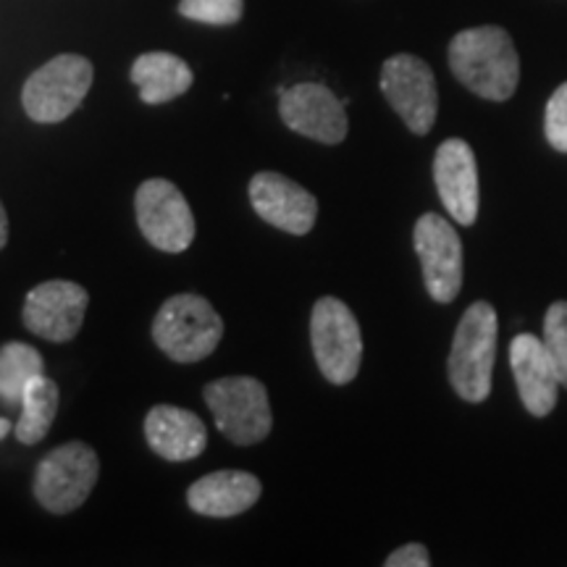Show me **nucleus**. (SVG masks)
Instances as JSON below:
<instances>
[{"label": "nucleus", "instance_id": "f257e3e1", "mask_svg": "<svg viewBox=\"0 0 567 567\" xmlns=\"http://www.w3.org/2000/svg\"><path fill=\"white\" fill-rule=\"evenodd\" d=\"M450 69L473 95L509 101L520 82L515 42L502 27H473L450 42Z\"/></svg>", "mask_w": 567, "mask_h": 567}, {"label": "nucleus", "instance_id": "f03ea898", "mask_svg": "<svg viewBox=\"0 0 567 567\" xmlns=\"http://www.w3.org/2000/svg\"><path fill=\"white\" fill-rule=\"evenodd\" d=\"M496 337V310L484 300L473 302L460 318L446 363L450 384L465 402H484L492 394Z\"/></svg>", "mask_w": 567, "mask_h": 567}, {"label": "nucleus", "instance_id": "7ed1b4c3", "mask_svg": "<svg viewBox=\"0 0 567 567\" xmlns=\"http://www.w3.org/2000/svg\"><path fill=\"white\" fill-rule=\"evenodd\" d=\"M153 339L174 363H200L224 339V318L200 295H174L155 313Z\"/></svg>", "mask_w": 567, "mask_h": 567}, {"label": "nucleus", "instance_id": "20e7f679", "mask_svg": "<svg viewBox=\"0 0 567 567\" xmlns=\"http://www.w3.org/2000/svg\"><path fill=\"white\" fill-rule=\"evenodd\" d=\"M205 405L213 413L216 429L239 446L260 444L271 434L274 415L268 389L252 375L216 379L203 389Z\"/></svg>", "mask_w": 567, "mask_h": 567}, {"label": "nucleus", "instance_id": "39448f33", "mask_svg": "<svg viewBox=\"0 0 567 567\" xmlns=\"http://www.w3.org/2000/svg\"><path fill=\"white\" fill-rule=\"evenodd\" d=\"M97 478L101 460L90 444H61L48 452L34 471V499L51 515H69L90 499Z\"/></svg>", "mask_w": 567, "mask_h": 567}, {"label": "nucleus", "instance_id": "423d86ee", "mask_svg": "<svg viewBox=\"0 0 567 567\" xmlns=\"http://www.w3.org/2000/svg\"><path fill=\"white\" fill-rule=\"evenodd\" d=\"M95 80L92 61L76 53L55 55L21 90V105L38 124H59L80 109Z\"/></svg>", "mask_w": 567, "mask_h": 567}, {"label": "nucleus", "instance_id": "0eeeda50", "mask_svg": "<svg viewBox=\"0 0 567 567\" xmlns=\"http://www.w3.org/2000/svg\"><path fill=\"white\" fill-rule=\"evenodd\" d=\"M310 344L323 379L334 386L354 381L363 363V334L350 305L321 297L310 313Z\"/></svg>", "mask_w": 567, "mask_h": 567}, {"label": "nucleus", "instance_id": "6e6552de", "mask_svg": "<svg viewBox=\"0 0 567 567\" xmlns=\"http://www.w3.org/2000/svg\"><path fill=\"white\" fill-rule=\"evenodd\" d=\"M142 237L161 252H184L195 239V216L182 189L168 179H147L134 195Z\"/></svg>", "mask_w": 567, "mask_h": 567}, {"label": "nucleus", "instance_id": "1a4fd4ad", "mask_svg": "<svg viewBox=\"0 0 567 567\" xmlns=\"http://www.w3.org/2000/svg\"><path fill=\"white\" fill-rule=\"evenodd\" d=\"M381 92L396 116L417 137L431 132L439 113L434 71L417 55L396 53L381 66Z\"/></svg>", "mask_w": 567, "mask_h": 567}, {"label": "nucleus", "instance_id": "9d476101", "mask_svg": "<svg viewBox=\"0 0 567 567\" xmlns=\"http://www.w3.org/2000/svg\"><path fill=\"white\" fill-rule=\"evenodd\" d=\"M413 239L431 300L439 305L452 302L463 289V243L455 226L444 221L439 213H423L415 224Z\"/></svg>", "mask_w": 567, "mask_h": 567}, {"label": "nucleus", "instance_id": "9b49d317", "mask_svg": "<svg viewBox=\"0 0 567 567\" xmlns=\"http://www.w3.org/2000/svg\"><path fill=\"white\" fill-rule=\"evenodd\" d=\"M90 295L82 284L53 279L42 281L27 295L24 310V326L34 337L45 339V342H71L82 331L84 316H87Z\"/></svg>", "mask_w": 567, "mask_h": 567}, {"label": "nucleus", "instance_id": "f8f14e48", "mask_svg": "<svg viewBox=\"0 0 567 567\" xmlns=\"http://www.w3.org/2000/svg\"><path fill=\"white\" fill-rule=\"evenodd\" d=\"M279 116L292 132L323 145H339L350 130L344 103L329 87L316 82L281 90Z\"/></svg>", "mask_w": 567, "mask_h": 567}, {"label": "nucleus", "instance_id": "ddd939ff", "mask_svg": "<svg viewBox=\"0 0 567 567\" xmlns=\"http://www.w3.org/2000/svg\"><path fill=\"white\" fill-rule=\"evenodd\" d=\"M250 203L255 213L276 229L305 237L313 231L318 218V200L313 193L289 176L260 172L250 182Z\"/></svg>", "mask_w": 567, "mask_h": 567}, {"label": "nucleus", "instance_id": "4468645a", "mask_svg": "<svg viewBox=\"0 0 567 567\" xmlns=\"http://www.w3.org/2000/svg\"><path fill=\"white\" fill-rule=\"evenodd\" d=\"M434 179L446 213L460 226L476 224L478 218V166L473 147L465 140L452 137L439 145L434 158Z\"/></svg>", "mask_w": 567, "mask_h": 567}, {"label": "nucleus", "instance_id": "2eb2a0df", "mask_svg": "<svg viewBox=\"0 0 567 567\" xmlns=\"http://www.w3.org/2000/svg\"><path fill=\"white\" fill-rule=\"evenodd\" d=\"M509 365H513L517 394L530 415L547 417L557 405V394L563 389L557 368L544 339L520 334L509 344Z\"/></svg>", "mask_w": 567, "mask_h": 567}, {"label": "nucleus", "instance_id": "dca6fc26", "mask_svg": "<svg viewBox=\"0 0 567 567\" xmlns=\"http://www.w3.org/2000/svg\"><path fill=\"white\" fill-rule=\"evenodd\" d=\"M145 439L158 457L168 463H187L203 455L208 429L193 410L155 405L145 417Z\"/></svg>", "mask_w": 567, "mask_h": 567}, {"label": "nucleus", "instance_id": "f3484780", "mask_svg": "<svg viewBox=\"0 0 567 567\" xmlns=\"http://www.w3.org/2000/svg\"><path fill=\"white\" fill-rule=\"evenodd\" d=\"M264 494V484L245 471H216L197 478L187 492V505L203 517H237Z\"/></svg>", "mask_w": 567, "mask_h": 567}, {"label": "nucleus", "instance_id": "a211bd4d", "mask_svg": "<svg viewBox=\"0 0 567 567\" xmlns=\"http://www.w3.org/2000/svg\"><path fill=\"white\" fill-rule=\"evenodd\" d=\"M193 69L184 63L179 55L166 51L142 53L132 63V82L137 84L142 103L161 105L176 101L184 92L193 87Z\"/></svg>", "mask_w": 567, "mask_h": 567}, {"label": "nucleus", "instance_id": "6ab92c4d", "mask_svg": "<svg viewBox=\"0 0 567 567\" xmlns=\"http://www.w3.org/2000/svg\"><path fill=\"white\" fill-rule=\"evenodd\" d=\"M59 400L61 394L55 381L48 379L45 373L38 375L21 396V415L13 425V436L27 446L40 444L51 431L55 415H59Z\"/></svg>", "mask_w": 567, "mask_h": 567}, {"label": "nucleus", "instance_id": "aec40b11", "mask_svg": "<svg viewBox=\"0 0 567 567\" xmlns=\"http://www.w3.org/2000/svg\"><path fill=\"white\" fill-rule=\"evenodd\" d=\"M42 354L24 342H9L0 347V402L21 405L27 386L42 375Z\"/></svg>", "mask_w": 567, "mask_h": 567}, {"label": "nucleus", "instance_id": "412c9836", "mask_svg": "<svg viewBox=\"0 0 567 567\" xmlns=\"http://www.w3.org/2000/svg\"><path fill=\"white\" fill-rule=\"evenodd\" d=\"M179 13L184 19L200 21V24L229 27L243 19L245 0H182Z\"/></svg>", "mask_w": 567, "mask_h": 567}, {"label": "nucleus", "instance_id": "4be33fe9", "mask_svg": "<svg viewBox=\"0 0 567 567\" xmlns=\"http://www.w3.org/2000/svg\"><path fill=\"white\" fill-rule=\"evenodd\" d=\"M544 344L551 354L559 381L567 389V302H555L544 318Z\"/></svg>", "mask_w": 567, "mask_h": 567}, {"label": "nucleus", "instance_id": "5701e85b", "mask_svg": "<svg viewBox=\"0 0 567 567\" xmlns=\"http://www.w3.org/2000/svg\"><path fill=\"white\" fill-rule=\"evenodd\" d=\"M544 132H547L549 145L559 153H567V82L559 84L555 95L547 103V116H544Z\"/></svg>", "mask_w": 567, "mask_h": 567}, {"label": "nucleus", "instance_id": "b1692460", "mask_svg": "<svg viewBox=\"0 0 567 567\" xmlns=\"http://www.w3.org/2000/svg\"><path fill=\"white\" fill-rule=\"evenodd\" d=\"M386 567H429L431 555L423 544H405L384 559Z\"/></svg>", "mask_w": 567, "mask_h": 567}, {"label": "nucleus", "instance_id": "393cba45", "mask_svg": "<svg viewBox=\"0 0 567 567\" xmlns=\"http://www.w3.org/2000/svg\"><path fill=\"white\" fill-rule=\"evenodd\" d=\"M9 243V213H6L3 203H0V250Z\"/></svg>", "mask_w": 567, "mask_h": 567}, {"label": "nucleus", "instance_id": "a878e982", "mask_svg": "<svg viewBox=\"0 0 567 567\" xmlns=\"http://www.w3.org/2000/svg\"><path fill=\"white\" fill-rule=\"evenodd\" d=\"M13 431V425H11V421L9 417H0V439H6Z\"/></svg>", "mask_w": 567, "mask_h": 567}]
</instances>
